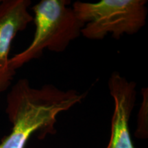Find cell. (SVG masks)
<instances>
[{"mask_svg":"<svg viewBox=\"0 0 148 148\" xmlns=\"http://www.w3.org/2000/svg\"><path fill=\"white\" fill-rule=\"evenodd\" d=\"M85 97L86 93L62 90L53 84L33 88L28 79H20L7 95L5 112L12 127L1 139L0 148H25L36 132L40 139L53 134L57 116L81 103Z\"/></svg>","mask_w":148,"mask_h":148,"instance_id":"cell-1","label":"cell"},{"mask_svg":"<svg viewBox=\"0 0 148 148\" xmlns=\"http://www.w3.org/2000/svg\"><path fill=\"white\" fill-rule=\"evenodd\" d=\"M68 0H41L32 8L35 32L29 45L10 58L16 71L24 64L39 58L43 51L63 52L69 44L82 35L84 23L75 13Z\"/></svg>","mask_w":148,"mask_h":148,"instance_id":"cell-2","label":"cell"},{"mask_svg":"<svg viewBox=\"0 0 148 148\" xmlns=\"http://www.w3.org/2000/svg\"><path fill=\"white\" fill-rule=\"evenodd\" d=\"M145 0H101L97 3L75 1L73 10L84 23L82 35L101 40L108 34L119 39L132 35L145 25L147 8Z\"/></svg>","mask_w":148,"mask_h":148,"instance_id":"cell-3","label":"cell"},{"mask_svg":"<svg viewBox=\"0 0 148 148\" xmlns=\"http://www.w3.org/2000/svg\"><path fill=\"white\" fill-rule=\"evenodd\" d=\"M31 3L29 0L0 1V93L10 87L16 74L10 67L9 53L17 33L33 21L28 12Z\"/></svg>","mask_w":148,"mask_h":148,"instance_id":"cell-4","label":"cell"},{"mask_svg":"<svg viewBox=\"0 0 148 148\" xmlns=\"http://www.w3.org/2000/svg\"><path fill=\"white\" fill-rule=\"evenodd\" d=\"M136 84L118 72L111 74L108 88L114 100L110 135L106 148H135L130 132L129 121L136 99Z\"/></svg>","mask_w":148,"mask_h":148,"instance_id":"cell-5","label":"cell"},{"mask_svg":"<svg viewBox=\"0 0 148 148\" xmlns=\"http://www.w3.org/2000/svg\"><path fill=\"white\" fill-rule=\"evenodd\" d=\"M147 88L142 89L143 101L138 114L137 127L135 136L141 139L147 138L148 136V94Z\"/></svg>","mask_w":148,"mask_h":148,"instance_id":"cell-6","label":"cell"}]
</instances>
